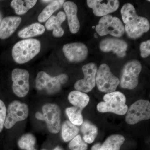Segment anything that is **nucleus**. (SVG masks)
Wrapping results in <instances>:
<instances>
[{
	"label": "nucleus",
	"instance_id": "nucleus-1",
	"mask_svg": "<svg viewBox=\"0 0 150 150\" xmlns=\"http://www.w3.org/2000/svg\"><path fill=\"white\" fill-rule=\"evenodd\" d=\"M41 44L37 39H24L15 44L12 51V55L16 63L23 64L29 62L39 54Z\"/></svg>",
	"mask_w": 150,
	"mask_h": 150
},
{
	"label": "nucleus",
	"instance_id": "nucleus-2",
	"mask_svg": "<svg viewBox=\"0 0 150 150\" xmlns=\"http://www.w3.org/2000/svg\"><path fill=\"white\" fill-rule=\"evenodd\" d=\"M104 101L100 102L97 108L100 112H110L119 115L126 114L128 107L126 104V98L121 92L114 91L106 94Z\"/></svg>",
	"mask_w": 150,
	"mask_h": 150
},
{
	"label": "nucleus",
	"instance_id": "nucleus-3",
	"mask_svg": "<svg viewBox=\"0 0 150 150\" xmlns=\"http://www.w3.org/2000/svg\"><path fill=\"white\" fill-rule=\"evenodd\" d=\"M68 80V76L64 74L51 77L45 72H39L35 79V87L38 90L44 91L48 94H54L60 91L62 85Z\"/></svg>",
	"mask_w": 150,
	"mask_h": 150
},
{
	"label": "nucleus",
	"instance_id": "nucleus-4",
	"mask_svg": "<svg viewBox=\"0 0 150 150\" xmlns=\"http://www.w3.org/2000/svg\"><path fill=\"white\" fill-rule=\"evenodd\" d=\"M61 109L58 105L48 103L43 105L42 113L36 112L35 117L38 120L45 121L49 131L56 134L61 129Z\"/></svg>",
	"mask_w": 150,
	"mask_h": 150
},
{
	"label": "nucleus",
	"instance_id": "nucleus-5",
	"mask_svg": "<svg viewBox=\"0 0 150 150\" xmlns=\"http://www.w3.org/2000/svg\"><path fill=\"white\" fill-rule=\"evenodd\" d=\"M96 83L100 91L110 93L115 91L120 80L112 74L108 65L102 64L97 70Z\"/></svg>",
	"mask_w": 150,
	"mask_h": 150
},
{
	"label": "nucleus",
	"instance_id": "nucleus-6",
	"mask_svg": "<svg viewBox=\"0 0 150 150\" xmlns=\"http://www.w3.org/2000/svg\"><path fill=\"white\" fill-rule=\"evenodd\" d=\"M95 29L100 36L109 34L114 37H121L125 32L124 26L121 20L110 15L102 17Z\"/></svg>",
	"mask_w": 150,
	"mask_h": 150
},
{
	"label": "nucleus",
	"instance_id": "nucleus-7",
	"mask_svg": "<svg viewBox=\"0 0 150 150\" xmlns=\"http://www.w3.org/2000/svg\"><path fill=\"white\" fill-rule=\"evenodd\" d=\"M142 70V65L137 60L126 63L123 67L120 81L121 87L129 90L135 88L139 83V76Z\"/></svg>",
	"mask_w": 150,
	"mask_h": 150
},
{
	"label": "nucleus",
	"instance_id": "nucleus-8",
	"mask_svg": "<svg viewBox=\"0 0 150 150\" xmlns=\"http://www.w3.org/2000/svg\"><path fill=\"white\" fill-rule=\"evenodd\" d=\"M126 113V121L130 125L149 120L150 118V103L147 100H139L131 105Z\"/></svg>",
	"mask_w": 150,
	"mask_h": 150
},
{
	"label": "nucleus",
	"instance_id": "nucleus-9",
	"mask_svg": "<svg viewBox=\"0 0 150 150\" xmlns=\"http://www.w3.org/2000/svg\"><path fill=\"white\" fill-rule=\"evenodd\" d=\"M7 113L4 126L6 129H10L17 122L23 121L27 118L28 106L25 103L15 100L9 105Z\"/></svg>",
	"mask_w": 150,
	"mask_h": 150
},
{
	"label": "nucleus",
	"instance_id": "nucleus-10",
	"mask_svg": "<svg viewBox=\"0 0 150 150\" xmlns=\"http://www.w3.org/2000/svg\"><path fill=\"white\" fill-rule=\"evenodd\" d=\"M13 91L14 93L22 98L26 96L29 91V74L26 70L14 69L12 72Z\"/></svg>",
	"mask_w": 150,
	"mask_h": 150
},
{
	"label": "nucleus",
	"instance_id": "nucleus-11",
	"mask_svg": "<svg viewBox=\"0 0 150 150\" xmlns=\"http://www.w3.org/2000/svg\"><path fill=\"white\" fill-rule=\"evenodd\" d=\"M84 78L79 80L74 85L76 91L85 93L91 91L96 85V78L98 67L94 63H89L84 65L82 67Z\"/></svg>",
	"mask_w": 150,
	"mask_h": 150
},
{
	"label": "nucleus",
	"instance_id": "nucleus-12",
	"mask_svg": "<svg viewBox=\"0 0 150 150\" xmlns=\"http://www.w3.org/2000/svg\"><path fill=\"white\" fill-rule=\"evenodd\" d=\"M63 51L65 57L71 62H82L86 59L88 53L86 45L80 42L65 44Z\"/></svg>",
	"mask_w": 150,
	"mask_h": 150
},
{
	"label": "nucleus",
	"instance_id": "nucleus-13",
	"mask_svg": "<svg viewBox=\"0 0 150 150\" xmlns=\"http://www.w3.org/2000/svg\"><path fill=\"white\" fill-rule=\"evenodd\" d=\"M149 22L146 18L137 16L124 26L125 31L132 39L139 38L149 30Z\"/></svg>",
	"mask_w": 150,
	"mask_h": 150
},
{
	"label": "nucleus",
	"instance_id": "nucleus-14",
	"mask_svg": "<svg viewBox=\"0 0 150 150\" xmlns=\"http://www.w3.org/2000/svg\"><path fill=\"white\" fill-rule=\"evenodd\" d=\"M86 2L88 6L92 8L94 14L97 16L103 17L109 15L117 10L119 6L118 0H87Z\"/></svg>",
	"mask_w": 150,
	"mask_h": 150
},
{
	"label": "nucleus",
	"instance_id": "nucleus-15",
	"mask_svg": "<svg viewBox=\"0 0 150 150\" xmlns=\"http://www.w3.org/2000/svg\"><path fill=\"white\" fill-rule=\"evenodd\" d=\"M99 47L103 52L112 51L120 58H123L126 56L128 46L124 40L115 38H110L101 40Z\"/></svg>",
	"mask_w": 150,
	"mask_h": 150
},
{
	"label": "nucleus",
	"instance_id": "nucleus-16",
	"mask_svg": "<svg viewBox=\"0 0 150 150\" xmlns=\"http://www.w3.org/2000/svg\"><path fill=\"white\" fill-rule=\"evenodd\" d=\"M63 7L68 18L70 31L73 34L77 33L80 27L77 16V6L73 2L67 1L64 3Z\"/></svg>",
	"mask_w": 150,
	"mask_h": 150
},
{
	"label": "nucleus",
	"instance_id": "nucleus-17",
	"mask_svg": "<svg viewBox=\"0 0 150 150\" xmlns=\"http://www.w3.org/2000/svg\"><path fill=\"white\" fill-rule=\"evenodd\" d=\"M21 22V18L18 16H9L4 18L0 25V38L5 39L9 37Z\"/></svg>",
	"mask_w": 150,
	"mask_h": 150
},
{
	"label": "nucleus",
	"instance_id": "nucleus-18",
	"mask_svg": "<svg viewBox=\"0 0 150 150\" xmlns=\"http://www.w3.org/2000/svg\"><path fill=\"white\" fill-rule=\"evenodd\" d=\"M66 18V14L60 11L56 16H52L48 19L45 26L48 30H53V35L56 37H61L64 35V31L61 25Z\"/></svg>",
	"mask_w": 150,
	"mask_h": 150
},
{
	"label": "nucleus",
	"instance_id": "nucleus-19",
	"mask_svg": "<svg viewBox=\"0 0 150 150\" xmlns=\"http://www.w3.org/2000/svg\"><path fill=\"white\" fill-rule=\"evenodd\" d=\"M68 100L74 106L83 110L88 104L90 98L85 93L73 91L69 94Z\"/></svg>",
	"mask_w": 150,
	"mask_h": 150
},
{
	"label": "nucleus",
	"instance_id": "nucleus-20",
	"mask_svg": "<svg viewBox=\"0 0 150 150\" xmlns=\"http://www.w3.org/2000/svg\"><path fill=\"white\" fill-rule=\"evenodd\" d=\"M45 31V28L43 25L35 23L21 30L18 33V35L21 38H29L41 35Z\"/></svg>",
	"mask_w": 150,
	"mask_h": 150
},
{
	"label": "nucleus",
	"instance_id": "nucleus-21",
	"mask_svg": "<svg viewBox=\"0 0 150 150\" xmlns=\"http://www.w3.org/2000/svg\"><path fill=\"white\" fill-rule=\"evenodd\" d=\"M81 125V131L83 134L84 141L86 143L91 144L98 134L97 128L88 121H84Z\"/></svg>",
	"mask_w": 150,
	"mask_h": 150
},
{
	"label": "nucleus",
	"instance_id": "nucleus-22",
	"mask_svg": "<svg viewBox=\"0 0 150 150\" xmlns=\"http://www.w3.org/2000/svg\"><path fill=\"white\" fill-rule=\"evenodd\" d=\"M124 141L125 138L122 135H111L101 145L100 150H120Z\"/></svg>",
	"mask_w": 150,
	"mask_h": 150
},
{
	"label": "nucleus",
	"instance_id": "nucleus-23",
	"mask_svg": "<svg viewBox=\"0 0 150 150\" xmlns=\"http://www.w3.org/2000/svg\"><path fill=\"white\" fill-rule=\"evenodd\" d=\"M37 0H13L11 3V7L18 15H22L32 8L37 3Z\"/></svg>",
	"mask_w": 150,
	"mask_h": 150
},
{
	"label": "nucleus",
	"instance_id": "nucleus-24",
	"mask_svg": "<svg viewBox=\"0 0 150 150\" xmlns=\"http://www.w3.org/2000/svg\"><path fill=\"white\" fill-rule=\"evenodd\" d=\"M64 0H55L52 2L41 12L38 17V21L40 22L46 21L57 10L62 7L65 3Z\"/></svg>",
	"mask_w": 150,
	"mask_h": 150
},
{
	"label": "nucleus",
	"instance_id": "nucleus-25",
	"mask_svg": "<svg viewBox=\"0 0 150 150\" xmlns=\"http://www.w3.org/2000/svg\"><path fill=\"white\" fill-rule=\"evenodd\" d=\"M79 128L70 121H65L62 126V137L65 142L73 139L79 133Z\"/></svg>",
	"mask_w": 150,
	"mask_h": 150
},
{
	"label": "nucleus",
	"instance_id": "nucleus-26",
	"mask_svg": "<svg viewBox=\"0 0 150 150\" xmlns=\"http://www.w3.org/2000/svg\"><path fill=\"white\" fill-rule=\"evenodd\" d=\"M82 111L80 108L73 106L66 109V114L70 122L75 126H81L83 122Z\"/></svg>",
	"mask_w": 150,
	"mask_h": 150
},
{
	"label": "nucleus",
	"instance_id": "nucleus-27",
	"mask_svg": "<svg viewBox=\"0 0 150 150\" xmlns=\"http://www.w3.org/2000/svg\"><path fill=\"white\" fill-rule=\"evenodd\" d=\"M36 139L31 134H26L22 136L18 142V144L22 149L36 150L35 148Z\"/></svg>",
	"mask_w": 150,
	"mask_h": 150
},
{
	"label": "nucleus",
	"instance_id": "nucleus-28",
	"mask_svg": "<svg viewBox=\"0 0 150 150\" xmlns=\"http://www.w3.org/2000/svg\"><path fill=\"white\" fill-rule=\"evenodd\" d=\"M122 20L125 24H127L138 16L134 6L130 3L125 4L121 9Z\"/></svg>",
	"mask_w": 150,
	"mask_h": 150
},
{
	"label": "nucleus",
	"instance_id": "nucleus-29",
	"mask_svg": "<svg viewBox=\"0 0 150 150\" xmlns=\"http://www.w3.org/2000/svg\"><path fill=\"white\" fill-rule=\"evenodd\" d=\"M71 150H87L88 145L82 140L80 135H77L71 140L69 145Z\"/></svg>",
	"mask_w": 150,
	"mask_h": 150
},
{
	"label": "nucleus",
	"instance_id": "nucleus-30",
	"mask_svg": "<svg viewBox=\"0 0 150 150\" xmlns=\"http://www.w3.org/2000/svg\"><path fill=\"white\" fill-rule=\"evenodd\" d=\"M7 114L6 108L2 100H0V133L2 131Z\"/></svg>",
	"mask_w": 150,
	"mask_h": 150
},
{
	"label": "nucleus",
	"instance_id": "nucleus-31",
	"mask_svg": "<svg viewBox=\"0 0 150 150\" xmlns=\"http://www.w3.org/2000/svg\"><path fill=\"white\" fill-rule=\"evenodd\" d=\"M141 56L142 58H146L150 56V40L142 42L140 45Z\"/></svg>",
	"mask_w": 150,
	"mask_h": 150
},
{
	"label": "nucleus",
	"instance_id": "nucleus-32",
	"mask_svg": "<svg viewBox=\"0 0 150 150\" xmlns=\"http://www.w3.org/2000/svg\"><path fill=\"white\" fill-rule=\"evenodd\" d=\"M100 147H101L100 144L98 143L93 146L91 148V150H100Z\"/></svg>",
	"mask_w": 150,
	"mask_h": 150
},
{
	"label": "nucleus",
	"instance_id": "nucleus-33",
	"mask_svg": "<svg viewBox=\"0 0 150 150\" xmlns=\"http://www.w3.org/2000/svg\"><path fill=\"white\" fill-rule=\"evenodd\" d=\"M42 150H46L45 149H43ZM53 150H63V149H62V148L61 147L59 146H58L56 147V148H55V149H54Z\"/></svg>",
	"mask_w": 150,
	"mask_h": 150
},
{
	"label": "nucleus",
	"instance_id": "nucleus-34",
	"mask_svg": "<svg viewBox=\"0 0 150 150\" xmlns=\"http://www.w3.org/2000/svg\"><path fill=\"white\" fill-rule=\"evenodd\" d=\"M52 1H41V2H43L44 3H49V2H51Z\"/></svg>",
	"mask_w": 150,
	"mask_h": 150
},
{
	"label": "nucleus",
	"instance_id": "nucleus-35",
	"mask_svg": "<svg viewBox=\"0 0 150 150\" xmlns=\"http://www.w3.org/2000/svg\"><path fill=\"white\" fill-rule=\"evenodd\" d=\"M94 36L95 38H98V35H97L96 33H94Z\"/></svg>",
	"mask_w": 150,
	"mask_h": 150
},
{
	"label": "nucleus",
	"instance_id": "nucleus-36",
	"mask_svg": "<svg viewBox=\"0 0 150 150\" xmlns=\"http://www.w3.org/2000/svg\"><path fill=\"white\" fill-rule=\"evenodd\" d=\"M1 15L0 13V22H1Z\"/></svg>",
	"mask_w": 150,
	"mask_h": 150
},
{
	"label": "nucleus",
	"instance_id": "nucleus-37",
	"mask_svg": "<svg viewBox=\"0 0 150 150\" xmlns=\"http://www.w3.org/2000/svg\"><path fill=\"white\" fill-rule=\"evenodd\" d=\"M93 28H94L95 27H94V26H93Z\"/></svg>",
	"mask_w": 150,
	"mask_h": 150
}]
</instances>
